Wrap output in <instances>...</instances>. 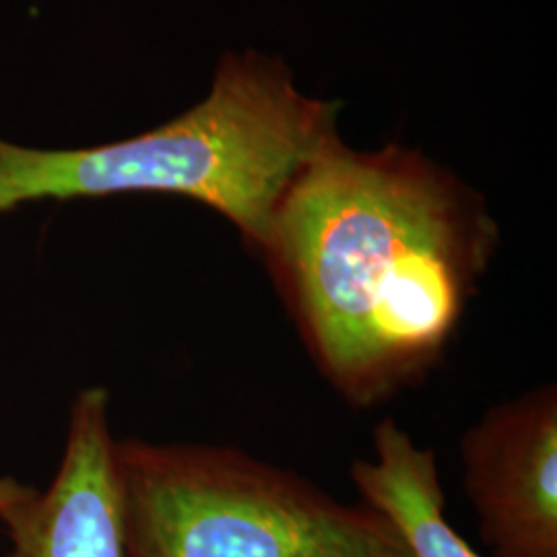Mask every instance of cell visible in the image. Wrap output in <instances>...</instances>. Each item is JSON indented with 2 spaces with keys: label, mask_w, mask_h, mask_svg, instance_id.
Masks as SVG:
<instances>
[{
  "label": "cell",
  "mask_w": 557,
  "mask_h": 557,
  "mask_svg": "<svg viewBox=\"0 0 557 557\" xmlns=\"http://www.w3.org/2000/svg\"><path fill=\"white\" fill-rule=\"evenodd\" d=\"M496 242L481 199L446 170L335 139L285 195L260 255L320 372L372 407L438 366Z\"/></svg>",
  "instance_id": "1"
},
{
  "label": "cell",
  "mask_w": 557,
  "mask_h": 557,
  "mask_svg": "<svg viewBox=\"0 0 557 557\" xmlns=\"http://www.w3.org/2000/svg\"><path fill=\"white\" fill-rule=\"evenodd\" d=\"M335 106L304 98L281 64L227 57L207 100L160 128L85 149L0 139V215L27 202L160 193L197 200L262 252L278 207L337 139Z\"/></svg>",
  "instance_id": "2"
},
{
  "label": "cell",
  "mask_w": 557,
  "mask_h": 557,
  "mask_svg": "<svg viewBox=\"0 0 557 557\" xmlns=\"http://www.w3.org/2000/svg\"><path fill=\"white\" fill-rule=\"evenodd\" d=\"M124 557H413L397 527L215 446L116 442Z\"/></svg>",
  "instance_id": "3"
},
{
  "label": "cell",
  "mask_w": 557,
  "mask_h": 557,
  "mask_svg": "<svg viewBox=\"0 0 557 557\" xmlns=\"http://www.w3.org/2000/svg\"><path fill=\"white\" fill-rule=\"evenodd\" d=\"M465 492L492 557H557V388L487 411L460 442Z\"/></svg>",
  "instance_id": "4"
},
{
  "label": "cell",
  "mask_w": 557,
  "mask_h": 557,
  "mask_svg": "<svg viewBox=\"0 0 557 557\" xmlns=\"http://www.w3.org/2000/svg\"><path fill=\"white\" fill-rule=\"evenodd\" d=\"M114 450L108 393L87 388L73 403L50 490L32 487L0 512L9 557H124Z\"/></svg>",
  "instance_id": "5"
},
{
  "label": "cell",
  "mask_w": 557,
  "mask_h": 557,
  "mask_svg": "<svg viewBox=\"0 0 557 557\" xmlns=\"http://www.w3.org/2000/svg\"><path fill=\"white\" fill-rule=\"evenodd\" d=\"M376 460H356L351 478L366 504L397 527L413 557H479L444 517L434 450L418 448L393 419L374 430Z\"/></svg>",
  "instance_id": "6"
},
{
  "label": "cell",
  "mask_w": 557,
  "mask_h": 557,
  "mask_svg": "<svg viewBox=\"0 0 557 557\" xmlns=\"http://www.w3.org/2000/svg\"><path fill=\"white\" fill-rule=\"evenodd\" d=\"M29 490H32L29 485H23L17 479L0 475V512L23 498Z\"/></svg>",
  "instance_id": "7"
}]
</instances>
